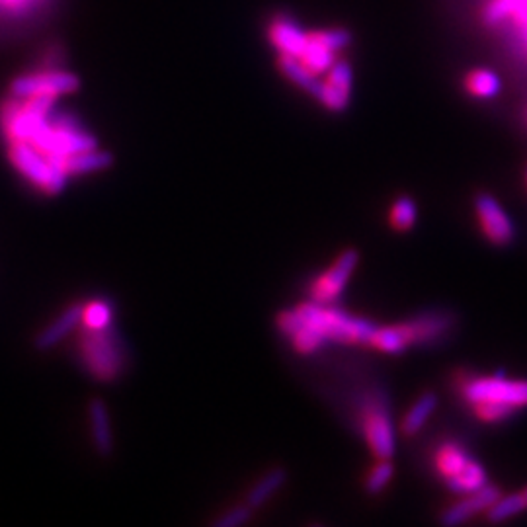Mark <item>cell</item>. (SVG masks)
Returning <instances> with one entry per match:
<instances>
[{"mask_svg":"<svg viewBox=\"0 0 527 527\" xmlns=\"http://www.w3.org/2000/svg\"><path fill=\"white\" fill-rule=\"evenodd\" d=\"M278 329L291 340L295 350L312 353L321 350L326 342L369 344L377 326L372 321L331 307V303L311 301L281 312L278 317Z\"/></svg>","mask_w":527,"mask_h":527,"instance_id":"cell-1","label":"cell"},{"mask_svg":"<svg viewBox=\"0 0 527 527\" xmlns=\"http://www.w3.org/2000/svg\"><path fill=\"white\" fill-rule=\"evenodd\" d=\"M80 360L87 372L102 383L116 381L125 369V348L113 326L87 329L79 340Z\"/></svg>","mask_w":527,"mask_h":527,"instance_id":"cell-2","label":"cell"},{"mask_svg":"<svg viewBox=\"0 0 527 527\" xmlns=\"http://www.w3.org/2000/svg\"><path fill=\"white\" fill-rule=\"evenodd\" d=\"M8 159L18 173L30 180L36 188L49 195L61 194L67 186L69 173L63 164L41 153L27 141H14L8 147Z\"/></svg>","mask_w":527,"mask_h":527,"instance_id":"cell-3","label":"cell"},{"mask_svg":"<svg viewBox=\"0 0 527 527\" xmlns=\"http://www.w3.org/2000/svg\"><path fill=\"white\" fill-rule=\"evenodd\" d=\"M461 395L471 406L480 403H494L518 410L527 406V381L508 379L504 374L473 377L461 383Z\"/></svg>","mask_w":527,"mask_h":527,"instance_id":"cell-4","label":"cell"},{"mask_svg":"<svg viewBox=\"0 0 527 527\" xmlns=\"http://www.w3.org/2000/svg\"><path fill=\"white\" fill-rule=\"evenodd\" d=\"M80 90L79 75L59 67H46L26 73L10 82V94L14 98H34L46 96L59 100L61 96L75 94Z\"/></svg>","mask_w":527,"mask_h":527,"instance_id":"cell-5","label":"cell"},{"mask_svg":"<svg viewBox=\"0 0 527 527\" xmlns=\"http://www.w3.org/2000/svg\"><path fill=\"white\" fill-rule=\"evenodd\" d=\"M362 430L377 459H391L395 453V428L387 401L381 393L369 395L362 405Z\"/></svg>","mask_w":527,"mask_h":527,"instance_id":"cell-6","label":"cell"},{"mask_svg":"<svg viewBox=\"0 0 527 527\" xmlns=\"http://www.w3.org/2000/svg\"><path fill=\"white\" fill-rule=\"evenodd\" d=\"M358 260H360V256L353 248L342 252L336 258V262L326 269V272L315 283H312V288H311L312 301H319V303L336 301L340 293L344 291L355 266H358Z\"/></svg>","mask_w":527,"mask_h":527,"instance_id":"cell-7","label":"cell"},{"mask_svg":"<svg viewBox=\"0 0 527 527\" xmlns=\"http://www.w3.org/2000/svg\"><path fill=\"white\" fill-rule=\"evenodd\" d=\"M482 18L490 26H510L527 57V0H487Z\"/></svg>","mask_w":527,"mask_h":527,"instance_id":"cell-8","label":"cell"},{"mask_svg":"<svg viewBox=\"0 0 527 527\" xmlns=\"http://www.w3.org/2000/svg\"><path fill=\"white\" fill-rule=\"evenodd\" d=\"M477 217L480 223V229L492 245L504 247L514 238V225L508 219L506 211L501 207V204L489 194H482L475 202Z\"/></svg>","mask_w":527,"mask_h":527,"instance_id":"cell-9","label":"cell"},{"mask_svg":"<svg viewBox=\"0 0 527 527\" xmlns=\"http://www.w3.org/2000/svg\"><path fill=\"white\" fill-rule=\"evenodd\" d=\"M353 73L348 61L338 59L329 73H324L319 102L331 111H344L352 98Z\"/></svg>","mask_w":527,"mask_h":527,"instance_id":"cell-10","label":"cell"},{"mask_svg":"<svg viewBox=\"0 0 527 527\" xmlns=\"http://www.w3.org/2000/svg\"><path fill=\"white\" fill-rule=\"evenodd\" d=\"M266 37L278 53L299 57L307 46V30L286 14H278L268 22Z\"/></svg>","mask_w":527,"mask_h":527,"instance_id":"cell-11","label":"cell"},{"mask_svg":"<svg viewBox=\"0 0 527 527\" xmlns=\"http://www.w3.org/2000/svg\"><path fill=\"white\" fill-rule=\"evenodd\" d=\"M501 496V490L490 484H484L482 489L465 494L463 501L451 504L444 514H441V523L444 525H459L467 520H471L473 516L480 514V511H487L494 502L496 498Z\"/></svg>","mask_w":527,"mask_h":527,"instance_id":"cell-12","label":"cell"},{"mask_svg":"<svg viewBox=\"0 0 527 527\" xmlns=\"http://www.w3.org/2000/svg\"><path fill=\"white\" fill-rule=\"evenodd\" d=\"M82 311H84L82 303L67 307L59 317L51 321V324H47L44 331L37 332V336L34 338V348L37 352H49L55 346H59L61 342L69 334H73L77 326L82 322Z\"/></svg>","mask_w":527,"mask_h":527,"instance_id":"cell-13","label":"cell"},{"mask_svg":"<svg viewBox=\"0 0 527 527\" xmlns=\"http://www.w3.org/2000/svg\"><path fill=\"white\" fill-rule=\"evenodd\" d=\"M89 426L96 453L100 458H110L116 449V437H113L110 408L102 398H92L89 403Z\"/></svg>","mask_w":527,"mask_h":527,"instance_id":"cell-14","label":"cell"},{"mask_svg":"<svg viewBox=\"0 0 527 527\" xmlns=\"http://www.w3.org/2000/svg\"><path fill=\"white\" fill-rule=\"evenodd\" d=\"M301 65L311 70L312 75H324L329 69L338 61V53L326 46V41L321 37L319 30H307V46L303 53L297 57Z\"/></svg>","mask_w":527,"mask_h":527,"instance_id":"cell-15","label":"cell"},{"mask_svg":"<svg viewBox=\"0 0 527 527\" xmlns=\"http://www.w3.org/2000/svg\"><path fill=\"white\" fill-rule=\"evenodd\" d=\"M403 324L410 338V344H422V342H432L444 336L449 331L451 319L444 315V312H428V315H422Z\"/></svg>","mask_w":527,"mask_h":527,"instance_id":"cell-16","label":"cell"},{"mask_svg":"<svg viewBox=\"0 0 527 527\" xmlns=\"http://www.w3.org/2000/svg\"><path fill=\"white\" fill-rule=\"evenodd\" d=\"M113 163H116L113 153L94 147L70 154L67 159V173L69 176H87L111 168Z\"/></svg>","mask_w":527,"mask_h":527,"instance_id":"cell-17","label":"cell"},{"mask_svg":"<svg viewBox=\"0 0 527 527\" xmlns=\"http://www.w3.org/2000/svg\"><path fill=\"white\" fill-rule=\"evenodd\" d=\"M276 65L279 69V73L286 77L290 82H293L295 87H299L301 90H305L307 94H311L315 100H319L321 89H322V80L317 75H312L311 70H307L301 65V61L297 59V57L278 53Z\"/></svg>","mask_w":527,"mask_h":527,"instance_id":"cell-18","label":"cell"},{"mask_svg":"<svg viewBox=\"0 0 527 527\" xmlns=\"http://www.w3.org/2000/svg\"><path fill=\"white\" fill-rule=\"evenodd\" d=\"M471 461H473L471 455H469L461 446L453 444V441L441 446L434 455L436 471L446 482L453 480L455 477H459L465 469L471 465Z\"/></svg>","mask_w":527,"mask_h":527,"instance_id":"cell-19","label":"cell"},{"mask_svg":"<svg viewBox=\"0 0 527 527\" xmlns=\"http://www.w3.org/2000/svg\"><path fill=\"white\" fill-rule=\"evenodd\" d=\"M286 482H288V469L283 467L269 469V471L256 480L254 487L247 492V504L252 506L254 510L264 506L269 498H272L278 490H281Z\"/></svg>","mask_w":527,"mask_h":527,"instance_id":"cell-20","label":"cell"},{"mask_svg":"<svg viewBox=\"0 0 527 527\" xmlns=\"http://www.w3.org/2000/svg\"><path fill=\"white\" fill-rule=\"evenodd\" d=\"M369 346H374L385 353H401L410 346V338L405 331V324L377 326Z\"/></svg>","mask_w":527,"mask_h":527,"instance_id":"cell-21","label":"cell"},{"mask_svg":"<svg viewBox=\"0 0 527 527\" xmlns=\"http://www.w3.org/2000/svg\"><path fill=\"white\" fill-rule=\"evenodd\" d=\"M436 406H437V398L434 393H424L422 396H418V401L406 410V415L403 418V424H401L403 432L406 436H415L418 430H422V426L428 422Z\"/></svg>","mask_w":527,"mask_h":527,"instance_id":"cell-22","label":"cell"},{"mask_svg":"<svg viewBox=\"0 0 527 527\" xmlns=\"http://www.w3.org/2000/svg\"><path fill=\"white\" fill-rule=\"evenodd\" d=\"M465 90L475 98H492L501 92V79L489 69H475L465 77Z\"/></svg>","mask_w":527,"mask_h":527,"instance_id":"cell-23","label":"cell"},{"mask_svg":"<svg viewBox=\"0 0 527 527\" xmlns=\"http://www.w3.org/2000/svg\"><path fill=\"white\" fill-rule=\"evenodd\" d=\"M525 508H527V504L523 501L522 492L508 494V496L501 494L496 498V502L487 511H484V514H487V518L490 522H506L510 518L522 514Z\"/></svg>","mask_w":527,"mask_h":527,"instance_id":"cell-24","label":"cell"},{"mask_svg":"<svg viewBox=\"0 0 527 527\" xmlns=\"http://www.w3.org/2000/svg\"><path fill=\"white\" fill-rule=\"evenodd\" d=\"M484 484H487V473H484L482 465L473 459L471 465H469L459 477H455L453 480L448 482V487L458 494H471L482 489Z\"/></svg>","mask_w":527,"mask_h":527,"instance_id":"cell-25","label":"cell"},{"mask_svg":"<svg viewBox=\"0 0 527 527\" xmlns=\"http://www.w3.org/2000/svg\"><path fill=\"white\" fill-rule=\"evenodd\" d=\"M111 315L113 309L110 301H104V299H98V301L87 303L82 311V324L87 329H106V326L111 324Z\"/></svg>","mask_w":527,"mask_h":527,"instance_id":"cell-26","label":"cell"},{"mask_svg":"<svg viewBox=\"0 0 527 527\" xmlns=\"http://www.w3.org/2000/svg\"><path fill=\"white\" fill-rule=\"evenodd\" d=\"M391 225L396 231H408L416 221V206L410 197H398L391 207Z\"/></svg>","mask_w":527,"mask_h":527,"instance_id":"cell-27","label":"cell"},{"mask_svg":"<svg viewBox=\"0 0 527 527\" xmlns=\"http://www.w3.org/2000/svg\"><path fill=\"white\" fill-rule=\"evenodd\" d=\"M393 463L389 459H379V463L369 471L367 479H365V490L369 494H377L381 492L393 479Z\"/></svg>","mask_w":527,"mask_h":527,"instance_id":"cell-28","label":"cell"},{"mask_svg":"<svg viewBox=\"0 0 527 527\" xmlns=\"http://www.w3.org/2000/svg\"><path fill=\"white\" fill-rule=\"evenodd\" d=\"M252 514H254V508L245 502V504L223 511V514L216 522H213V525L216 527H238V525L248 523L252 520Z\"/></svg>","mask_w":527,"mask_h":527,"instance_id":"cell-29","label":"cell"},{"mask_svg":"<svg viewBox=\"0 0 527 527\" xmlns=\"http://www.w3.org/2000/svg\"><path fill=\"white\" fill-rule=\"evenodd\" d=\"M475 415L482 422H502L514 415V408L504 406V405H494V403H480L473 406Z\"/></svg>","mask_w":527,"mask_h":527,"instance_id":"cell-30","label":"cell"},{"mask_svg":"<svg viewBox=\"0 0 527 527\" xmlns=\"http://www.w3.org/2000/svg\"><path fill=\"white\" fill-rule=\"evenodd\" d=\"M36 3L37 0H0V5H3L10 12H24Z\"/></svg>","mask_w":527,"mask_h":527,"instance_id":"cell-31","label":"cell"},{"mask_svg":"<svg viewBox=\"0 0 527 527\" xmlns=\"http://www.w3.org/2000/svg\"><path fill=\"white\" fill-rule=\"evenodd\" d=\"M522 494H523V501H525V504H527V489H525Z\"/></svg>","mask_w":527,"mask_h":527,"instance_id":"cell-32","label":"cell"}]
</instances>
